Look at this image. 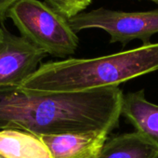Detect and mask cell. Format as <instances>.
I'll use <instances>...</instances> for the list:
<instances>
[{
    "label": "cell",
    "mask_w": 158,
    "mask_h": 158,
    "mask_svg": "<svg viewBox=\"0 0 158 158\" xmlns=\"http://www.w3.org/2000/svg\"><path fill=\"white\" fill-rule=\"evenodd\" d=\"M124 94L119 87L80 92H39L0 88V130L37 136L104 130L119 125Z\"/></svg>",
    "instance_id": "obj_1"
},
{
    "label": "cell",
    "mask_w": 158,
    "mask_h": 158,
    "mask_svg": "<svg viewBox=\"0 0 158 158\" xmlns=\"http://www.w3.org/2000/svg\"><path fill=\"white\" fill-rule=\"evenodd\" d=\"M155 71L158 43H150L96 58H68L42 63L20 87L50 93L89 91L119 87Z\"/></svg>",
    "instance_id": "obj_2"
},
{
    "label": "cell",
    "mask_w": 158,
    "mask_h": 158,
    "mask_svg": "<svg viewBox=\"0 0 158 158\" xmlns=\"http://www.w3.org/2000/svg\"><path fill=\"white\" fill-rule=\"evenodd\" d=\"M21 35L48 55L66 58L75 53L79 39L69 20L40 0H18L9 10Z\"/></svg>",
    "instance_id": "obj_3"
},
{
    "label": "cell",
    "mask_w": 158,
    "mask_h": 158,
    "mask_svg": "<svg viewBox=\"0 0 158 158\" xmlns=\"http://www.w3.org/2000/svg\"><path fill=\"white\" fill-rule=\"evenodd\" d=\"M69 23L75 33L86 29L103 30L110 35L111 43L126 46L138 39L147 45L158 33V9L126 12L100 8L69 19Z\"/></svg>",
    "instance_id": "obj_4"
},
{
    "label": "cell",
    "mask_w": 158,
    "mask_h": 158,
    "mask_svg": "<svg viewBox=\"0 0 158 158\" xmlns=\"http://www.w3.org/2000/svg\"><path fill=\"white\" fill-rule=\"evenodd\" d=\"M48 54L22 35L0 24V88L19 87L42 64Z\"/></svg>",
    "instance_id": "obj_5"
},
{
    "label": "cell",
    "mask_w": 158,
    "mask_h": 158,
    "mask_svg": "<svg viewBox=\"0 0 158 158\" xmlns=\"http://www.w3.org/2000/svg\"><path fill=\"white\" fill-rule=\"evenodd\" d=\"M108 134L104 130H91L39 137L52 158H98Z\"/></svg>",
    "instance_id": "obj_6"
},
{
    "label": "cell",
    "mask_w": 158,
    "mask_h": 158,
    "mask_svg": "<svg viewBox=\"0 0 158 158\" xmlns=\"http://www.w3.org/2000/svg\"><path fill=\"white\" fill-rule=\"evenodd\" d=\"M121 113L138 133L158 148V104L149 102L144 90L124 95Z\"/></svg>",
    "instance_id": "obj_7"
},
{
    "label": "cell",
    "mask_w": 158,
    "mask_h": 158,
    "mask_svg": "<svg viewBox=\"0 0 158 158\" xmlns=\"http://www.w3.org/2000/svg\"><path fill=\"white\" fill-rule=\"evenodd\" d=\"M0 158H52L37 135L19 129L0 130Z\"/></svg>",
    "instance_id": "obj_8"
},
{
    "label": "cell",
    "mask_w": 158,
    "mask_h": 158,
    "mask_svg": "<svg viewBox=\"0 0 158 158\" xmlns=\"http://www.w3.org/2000/svg\"><path fill=\"white\" fill-rule=\"evenodd\" d=\"M98 158H158V148L135 131L107 139Z\"/></svg>",
    "instance_id": "obj_9"
},
{
    "label": "cell",
    "mask_w": 158,
    "mask_h": 158,
    "mask_svg": "<svg viewBox=\"0 0 158 158\" xmlns=\"http://www.w3.org/2000/svg\"><path fill=\"white\" fill-rule=\"evenodd\" d=\"M45 2L69 20L82 13L92 0H45Z\"/></svg>",
    "instance_id": "obj_10"
},
{
    "label": "cell",
    "mask_w": 158,
    "mask_h": 158,
    "mask_svg": "<svg viewBox=\"0 0 158 158\" xmlns=\"http://www.w3.org/2000/svg\"><path fill=\"white\" fill-rule=\"evenodd\" d=\"M18 1V0H0V22L3 23L9 10Z\"/></svg>",
    "instance_id": "obj_11"
},
{
    "label": "cell",
    "mask_w": 158,
    "mask_h": 158,
    "mask_svg": "<svg viewBox=\"0 0 158 158\" xmlns=\"http://www.w3.org/2000/svg\"><path fill=\"white\" fill-rule=\"evenodd\" d=\"M149 1H152V2H153V3L158 5V0H149Z\"/></svg>",
    "instance_id": "obj_12"
},
{
    "label": "cell",
    "mask_w": 158,
    "mask_h": 158,
    "mask_svg": "<svg viewBox=\"0 0 158 158\" xmlns=\"http://www.w3.org/2000/svg\"><path fill=\"white\" fill-rule=\"evenodd\" d=\"M1 23H1V22H0V24H1Z\"/></svg>",
    "instance_id": "obj_13"
}]
</instances>
